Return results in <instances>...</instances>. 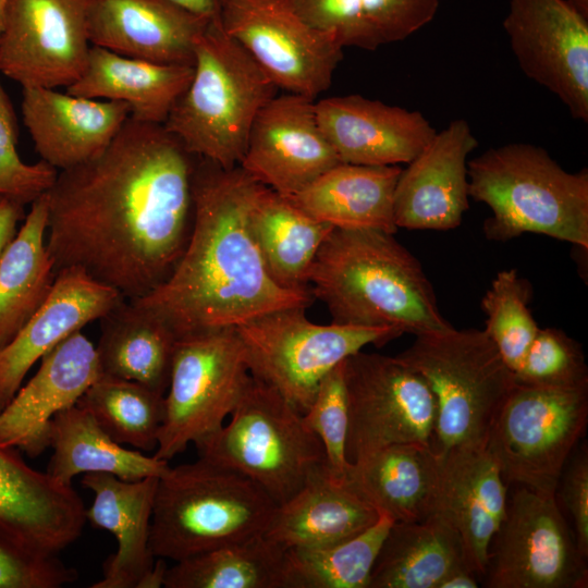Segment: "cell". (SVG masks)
Returning <instances> with one entry per match:
<instances>
[{"mask_svg":"<svg viewBox=\"0 0 588 588\" xmlns=\"http://www.w3.org/2000/svg\"><path fill=\"white\" fill-rule=\"evenodd\" d=\"M477 147L463 118L434 134L400 173L394 192L399 229L446 231L462 223L469 208L468 156Z\"/></svg>","mask_w":588,"mask_h":588,"instance_id":"d6986e66","label":"cell"},{"mask_svg":"<svg viewBox=\"0 0 588 588\" xmlns=\"http://www.w3.org/2000/svg\"><path fill=\"white\" fill-rule=\"evenodd\" d=\"M315 112L323 134L344 163L407 164L437 133L421 112L360 95L315 101Z\"/></svg>","mask_w":588,"mask_h":588,"instance_id":"44dd1931","label":"cell"},{"mask_svg":"<svg viewBox=\"0 0 588 588\" xmlns=\"http://www.w3.org/2000/svg\"><path fill=\"white\" fill-rule=\"evenodd\" d=\"M379 516L346 482L324 474L277 505L265 536L284 550L324 548L357 536Z\"/></svg>","mask_w":588,"mask_h":588,"instance_id":"f546056e","label":"cell"},{"mask_svg":"<svg viewBox=\"0 0 588 588\" xmlns=\"http://www.w3.org/2000/svg\"><path fill=\"white\" fill-rule=\"evenodd\" d=\"M124 298L76 268L57 271L52 289L32 318L0 348V411L28 370L60 342L101 319Z\"/></svg>","mask_w":588,"mask_h":588,"instance_id":"603a6c76","label":"cell"},{"mask_svg":"<svg viewBox=\"0 0 588 588\" xmlns=\"http://www.w3.org/2000/svg\"><path fill=\"white\" fill-rule=\"evenodd\" d=\"M523 73L588 122V17L567 0H511L503 21Z\"/></svg>","mask_w":588,"mask_h":588,"instance_id":"2e32d148","label":"cell"},{"mask_svg":"<svg viewBox=\"0 0 588 588\" xmlns=\"http://www.w3.org/2000/svg\"><path fill=\"white\" fill-rule=\"evenodd\" d=\"M221 25L278 89L313 100L343 58L340 42L304 22L289 0H224Z\"/></svg>","mask_w":588,"mask_h":588,"instance_id":"5bb4252c","label":"cell"},{"mask_svg":"<svg viewBox=\"0 0 588 588\" xmlns=\"http://www.w3.org/2000/svg\"><path fill=\"white\" fill-rule=\"evenodd\" d=\"M586 560L556 497L518 486L491 539L482 583L487 588H586Z\"/></svg>","mask_w":588,"mask_h":588,"instance_id":"4fadbf2b","label":"cell"},{"mask_svg":"<svg viewBox=\"0 0 588 588\" xmlns=\"http://www.w3.org/2000/svg\"><path fill=\"white\" fill-rule=\"evenodd\" d=\"M23 122L40 159L61 171L99 155L131 115L127 103L22 87Z\"/></svg>","mask_w":588,"mask_h":588,"instance_id":"cb8c5ba5","label":"cell"},{"mask_svg":"<svg viewBox=\"0 0 588 588\" xmlns=\"http://www.w3.org/2000/svg\"><path fill=\"white\" fill-rule=\"evenodd\" d=\"M441 456L436 512L460 534L468 563L483 578L489 546L506 510V483L486 446H462Z\"/></svg>","mask_w":588,"mask_h":588,"instance_id":"d4e9b609","label":"cell"},{"mask_svg":"<svg viewBox=\"0 0 588 588\" xmlns=\"http://www.w3.org/2000/svg\"><path fill=\"white\" fill-rule=\"evenodd\" d=\"M277 503L248 477L198 457L159 478L149 536L174 562L262 536Z\"/></svg>","mask_w":588,"mask_h":588,"instance_id":"8992f818","label":"cell"},{"mask_svg":"<svg viewBox=\"0 0 588 588\" xmlns=\"http://www.w3.org/2000/svg\"><path fill=\"white\" fill-rule=\"evenodd\" d=\"M315 112V100L285 93L256 115L240 167L258 183L291 197L340 163Z\"/></svg>","mask_w":588,"mask_h":588,"instance_id":"e0dca14e","label":"cell"},{"mask_svg":"<svg viewBox=\"0 0 588 588\" xmlns=\"http://www.w3.org/2000/svg\"><path fill=\"white\" fill-rule=\"evenodd\" d=\"M515 382L529 387L566 388L588 384V369L581 345L556 328L539 329Z\"/></svg>","mask_w":588,"mask_h":588,"instance_id":"ab89813d","label":"cell"},{"mask_svg":"<svg viewBox=\"0 0 588 588\" xmlns=\"http://www.w3.org/2000/svg\"><path fill=\"white\" fill-rule=\"evenodd\" d=\"M531 296V284L512 268L495 275L481 299L483 330L513 373L540 329L528 308Z\"/></svg>","mask_w":588,"mask_h":588,"instance_id":"f35d334b","label":"cell"},{"mask_svg":"<svg viewBox=\"0 0 588 588\" xmlns=\"http://www.w3.org/2000/svg\"><path fill=\"white\" fill-rule=\"evenodd\" d=\"M440 469L431 446L400 443L351 463L345 482L393 522H418L436 512Z\"/></svg>","mask_w":588,"mask_h":588,"instance_id":"4316f807","label":"cell"},{"mask_svg":"<svg viewBox=\"0 0 588 588\" xmlns=\"http://www.w3.org/2000/svg\"><path fill=\"white\" fill-rule=\"evenodd\" d=\"M252 375L235 328L177 338L155 456L169 462L224 425Z\"/></svg>","mask_w":588,"mask_h":588,"instance_id":"8fae6325","label":"cell"},{"mask_svg":"<svg viewBox=\"0 0 588 588\" xmlns=\"http://www.w3.org/2000/svg\"><path fill=\"white\" fill-rule=\"evenodd\" d=\"M163 124L128 118L96 157L46 192V245L66 268L140 298L173 271L189 237L196 163Z\"/></svg>","mask_w":588,"mask_h":588,"instance_id":"6da1fadb","label":"cell"},{"mask_svg":"<svg viewBox=\"0 0 588 588\" xmlns=\"http://www.w3.org/2000/svg\"><path fill=\"white\" fill-rule=\"evenodd\" d=\"M168 567L166 559L156 558L154 566L142 580L139 588L163 587Z\"/></svg>","mask_w":588,"mask_h":588,"instance_id":"f907efd6","label":"cell"},{"mask_svg":"<svg viewBox=\"0 0 588 588\" xmlns=\"http://www.w3.org/2000/svg\"><path fill=\"white\" fill-rule=\"evenodd\" d=\"M89 0H8L0 32V73L22 87H69L90 50Z\"/></svg>","mask_w":588,"mask_h":588,"instance_id":"9a60e30c","label":"cell"},{"mask_svg":"<svg viewBox=\"0 0 588 588\" xmlns=\"http://www.w3.org/2000/svg\"><path fill=\"white\" fill-rule=\"evenodd\" d=\"M40 360L33 378L0 411V444L29 457L49 448L53 417L75 405L100 376L95 345L82 330Z\"/></svg>","mask_w":588,"mask_h":588,"instance_id":"ffe728a7","label":"cell"},{"mask_svg":"<svg viewBox=\"0 0 588 588\" xmlns=\"http://www.w3.org/2000/svg\"><path fill=\"white\" fill-rule=\"evenodd\" d=\"M393 520H378L357 536L324 548L289 549L283 588H368L370 573Z\"/></svg>","mask_w":588,"mask_h":588,"instance_id":"8d00e7d4","label":"cell"},{"mask_svg":"<svg viewBox=\"0 0 588 588\" xmlns=\"http://www.w3.org/2000/svg\"><path fill=\"white\" fill-rule=\"evenodd\" d=\"M195 448L198 457L252 479L277 504L328 474L322 443L303 414L253 376L229 422Z\"/></svg>","mask_w":588,"mask_h":588,"instance_id":"52a82bcc","label":"cell"},{"mask_svg":"<svg viewBox=\"0 0 588 588\" xmlns=\"http://www.w3.org/2000/svg\"><path fill=\"white\" fill-rule=\"evenodd\" d=\"M311 27L333 36L344 47L366 50L360 0H289Z\"/></svg>","mask_w":588,"mask_h":588,"instance_id":"f6af8a7d","label":"cell"},{"mask_svg":"<svg viewBox=\"0 0 588 588\" xmlns=\"http://www.w3.org/2000/svg\"><path fill=\"white\" fill-rule=\"evenodd\" d=\"M86 507L72 487L27 465L0 444V537L54 556L82 535Z\"/></svg>","mask_w":588,"mask_h":588,"instance_id":"ac0fdd59","label":"cell"},{"mask_svg":"<svg viewBox=\"0 0 588 588\" xmlns=\"http://www.w3.org/2000/svg\"><path fill=\"white\" fill-rule=\"evenodd\" d=\"M49 448L53 453L47 471L65 483L79 474L107 473L133 481L160 478L170 469L167 461L117 443L77 404L53 417Z\"/></svg>","mask_w":588,"mask_h":588,"instance_id":"836d02e7","label":"cell"},{"mask_svg":"<svg viewBox=\"0 0 588 588\" xmlns=\"http://www.w3.org/2000/svg\"><path fill=\"white\" fill-rule=\"evenodd\" d=\"M277 90L221 23H211L196 42L192 81L163 125L192 155L232 169L244 156L256 115Z\"/></svg>","mask_w":588,"mask_h":588,"instance_id":"5b68a950","label":"cell"},{"mask_svg":"<svg viewBox=\"0 0 588 588\" xmlns=\"http://www.w3.org/2000/svg\"><path fill=\"white\" fill-rule=\"evenodd\" d=\"M464 566L470 567L461 536L440 514L393 522L368 588H438L445 576Z\"/></svg>","mask_w":588,"mask_h":588,"instance_id":"1f68e13d","label":"cell"},{"mask_svg":"<svg viewBox=\"0 0 588 588\" xmlns=\"http://www.w3.org/2000/svg\"><path fill=\"white\" fill-rule=\"evenodd\" d=\"M77 577L58 555H39L0 537V588H60Z\"/></svg>","mask_w":588,"mask_h":588,"instance_id":"ee69618b","label":"cell"},{"mask_svg":"<svg viewBox=\"0 0 588 588\" xmlns=\"http://www.w3.org/2000/svg\"><path fill=\"white\" fill-rule=\"evenodd\" d=\"M100 321L95 346L101 376L125 379L166 394L177 335L154 311L123 299Z\"/></svg>","mask_w":588,"mask_h":588,"instance_id":"4dcf8cb0","label":"cell"},{"mask_svg":"<svg viewBox=\"0 0 588 588\" xmlns=\"http://www.w3.org/2000/svg\"><path fill=\"white\" fill-rule=\"evenodd\" d=\"M76 404L117 443L147 452L157 449L164 394L135 381L100 375Z\"/></svg>","mask_w":588,"mask_h":588,"instance_id":"74e56055","label":"cell"},{"mask_svg":"<svg viewBox=\"0 0 588 588\" xmlns=\"http://www.w3.org/2000/svg\"><path fill=\"white\" fill-rule=\"evenodd\" d=\"M260 185L240 166L222 169L205 159L196 164L185 249L164 282L132 299L161 317L177 338L310 304L311 292L281 287L266 268L249 225Z\"/></svg>","mask_w":588,"mask_h":588,"instance_id":"7a4b0ae2","label":"cell"},{"mask_svg":"<svg viewBox=\"0 0 588 588\" xmlns=\"http://www.w3.org/2000/svg\"><path fill=\"white\" fill-rule=\"evenodd\" d=\"M24 207L21 201L0 194V259L25 218Z\"/></svg>","mask_w":588,"mask_h":588,"instance_id":"7dc6e473","label":"cell"},{"mask_svg":"<svg viewBox=\"0 0 588 588\" xmlns=\"http://www.w3.org/2000/svg\"><path fill=\"white\" fill-rule=\"evenodd\" d=\"M285 550L265 535L168 567L166 588H283Z\"/></svg>","mask_w":588,"mask_h":588,"instance_id":"d590c367","label":"cell"},{"mask_svg":"<svg viewBox=\"0 0 588 588\" xmlns=\"http://www.w3.org/2000/svg\"><path fill=\"white\" fill-rule=\"evenodd\" d=\"M469 198L486 204L487 240L536 233L588 249V170L563 169L542 147L509 143L468 160Z\"/></svg>","mask_w":588,"mask_h":588,"instance_id":"277c9868","label":"cell"},{"mask_svg":"<svg viewBox=\"0 0 588 588\" xmlns=\"http://www.w3.org/2000/svg\"><path fill=\"white\" fill-rule=\"evenodd\" d=\"M305 309L279 308L235 327L250 375L302 414L324 378L348 356L402 335L392 328L318 324L307 318Z\"/></svg>","mask_w":588,"mask_h":588,"instance_id":"9c48e42d","label":"cell"},{"mask_svg":"<svg viewBox=\"0 0 588 588\" xmlns=\"http://www.w3.org/2000/svg\"><path fill=\"white\" fill-rule=\"evenodd\" d=\"M439 0H360L366 50L404 40L437 13Z\"/></svg>","mask_w":588,"mask_h":588,"instance_id":"7bdbcfd3","label":"cell"},{"mask_svg":"<svg viewBox=\"0 0 588 588\" xmlns=\"http://www.w3.org/2000/svg\"><path fill=\"white\" fill-rule=\"evenodd\" d=\"M47 220L44 193L30 204L0 259V348L39 309L52 289L57 272L46 245Z\"/></svg>","mask_w":588,"mask_h":588,"instance_id":"e575fe53","label":"cell"},{"mask_svg":"<svg viewBox=\"0 0 588 588\" xmlns=\"http://www.w3.org/2000/svg\"><path fill=\"white\" fill-rule=\"evenodd\" d=\"M560 498L567 510L580 553L588 558V450L586 443L575 449L559 479Z\"/></svg>","mask_w":588,"mask_h":588,"instance_id":"bcb514c9","label":"cell"},{"mask_svg":"<svg viewBox=\"0 0 588 588\" xmlns=\"http://www.w3.org/2000/svg\"><path fill=\"white\" fill-rule=\"evenodd\" d=\"M249 225L271 278L283 289L310 292L314 260L334 228L262 184L250 207Z\"/></svg>","mask_w":588,"mask_h":588,"instance_id":"d6a6232c","label":"cell"},{"mask_svg":"<svg viewBox=\"0 0 588 588\" xmlns=\"http://www.w3.org/2000/svg\"><path fill=\"white\" fill-rule=\"evenodd\" d=\"M396 357L425 379L436 399V453L486 445L515 379L485 330L451 328L416 335Z\"/></svg>","mask_w":588,"mask_h":588,"instance_id":"ba28073f","label":"cell"},{"mask_svg":"<svg viewBox=\"0 0 588 588\" xmlns=\"http://www.w3.org/2000/svg\"><path fill=\"white\" fill-rule=\"evenodd\" d=\"M211 24L170 0H89V42L160 64L194 65L195 46Z\"/></svg>","mask_w":588,"mask_h":588,"instance_id":"7402d4cb","label":"cell"},{"mask_svg":"<svg viewBox=\"0 0 588 588\" xmlns=\"http://www.w3.org/2000/svg\"><path fill=\"white\" fill-rule=\"evenodd\" d=\"M309 284L335 323L414 335L453 328L420 262L391 233L334 228L317 253Z\"/></svg>","mask_w":588,"mask_h":588,"instance_id":"3957f363","label":"cell"},{"mask_svg":"<svg viewBox=\"0 0 588 588\" xmlns=\"http://www.w3.org/2000/svg\"><path fill=\"white\" fill-rule=\"evenodd\" d=\"M158 477L123 480L107 473L84 474L81 483L94 492L86 520L110 531L115 553L103 563V575L91 588H139L156 558L149 548Z\"/></svg>","mask_w":588,"mask_h":588,"instance_id":"484cf974","label":"cell"},{"mask_svg":"<svg viewBox=\"0 0 588 588\" xmlns=\"http://www.w3.org/2000/svg\"><path fill=\"white\" fill-rule=\"evenodd\" d=\"M588 422V384L529 387L515 382L486 440L505 483L555 495L562 470Z\"/></svg>","mask_w":588,"mask_h":588,"instance_id":"30bf717a","label":"cell"},{"mask_svg":"<svg viewBox=\"0 0 588 588\" xmlns=\"http://www.w3.org/2000/svg\"><path fill=\"white\" fill-rule=\"evenodd\" d=\"M343 364L324 378L313 403L303 414L305 425L322 443L328 475L341 483L346 481L351 464L345 454L348 411Z\"/></svg>","mask_w":588,"mask_h":588,"instance_id":"60d3db41","label":"cell"},{"mask_svg":"<svg viewBox=\"0 0 588 588\" xmlns=\"http://www.w3.org/2000/svg\"><path fill=\"white\" fill-rule=\"evenodd\" d=\"M478 586L477 574L470 567L464 566L445 576L438 588H477Z\"/></svg>","mask_w":588,"mask_h":588,"instance_id":"681fc988","label":"cell"},{"mask_svg":"<svg viewBox=\"0 0 588 588\" xmlns=\"http://www.w3.org/2000/svg\"><path fill=\"white\" fill-rule=\"evenodd\" d=\"M399 166L340 162L299 193L287 197L313 218L344 230L394 234V192Z\"/></svg>","mask_w":588,"mask_h":588,"instance_id":"f1b7e54d","label":"cell"},{"mask_svg":"<svg viewBox=\"0 0 588 588\" xmlns=\"http://www.w3.org/2000/svg\"><path fill=\"white\" fill-rule=\"evenodd\" d=\"M584 16L588 17V0H567Z\"/></svg>","mask_w":588,"mask_h":588,"instance_id":"816d5d0a","label":"cell"},{"mask_svg":"<svg viewBox=\"0 0 588 588\" xmlns=\"http://www.w3.org/2000/svg\"><path fill=\"white\" fill-rule=\"evenodd\" d=\"M16 144V115L0 82V194L27 205L52 186L58 170L42 160L24 162Z\"/></svg>","mask_w":588,"mask_h":588,"instance_id":"b9f144b4","label":"cell"},{"mask_svg":"<svg viewBox=\"0 0 588 588\" xmlns=\"http://www.w3.org/2000/svg\"><path fill=\"white\" fill-rule=\"evenodd\" d=\"M179 7L208 20L221 23V12L224 0H170Z\"/></svg>","mask_w":588,"mask_h":588,"instance_id":"c3c4849f","label":"cell"},{"mask_svg":"<svg viewBox=\"0 0 588 588\" xmlns=\"http://www.w3.org/2000/svg\"><path fill=\"white\" fill-rule=\"evenodd\" d=\"M193 74L194 65L149 62L91 45L83 74L66 91L125 102L131 109V119L163 124Z\"/></svg>","mask_w":588,"mask_h":588,"instance_id":"83f0119b","label":"cell"},{"mask_svg":"<svg viewBox=\"0 0 588 588\" xmlns=\"http://www.w3.org/2000/svg\"><path fill=\"white\" fill-rule=\"evenodd\" d=\"M8 0H0V32L3 23L4 9Z\"/></svg>","mask_w":588,"mask_h":588,"instance_id":"f5cc1de1","label":"cell"},{"mask_svg":"<svg viewBox=\"0 0 588 588\" xmlns=\"http://www.w3.org/2000/svg\"><path fill=\"white\" fill-rule=\"evenodd\" d=\"M348 463L392 444L432 448L436 399L425 379L396 356L359 351L343 364Z\"/></svg>","mask_w":588,"mask_h":588,"instance_id":"7c38bea8","label":"cell"}]
</instances>
